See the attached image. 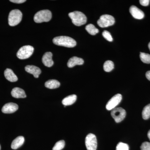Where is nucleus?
<instances>
[{
	"label": "nucleus",
	"instance_id": "f257e3e1",
	"mask_svg": "<svg viewBox=\"0 0 150 150\" xmlns=\"http://www.w3.org/2000/svg\"><path fill=\"white\" fill-rule=\"evenodd\" d=\"M53 41L56 45L68 48H73L76 45V40L68 36H60L55 37L53 39Z\"/></svg>",
	"mask_w": 150,
	"mask_h": 150
},
{
	"label": "nucleus",
	"instance_id": "1a4fd4ad",
	"mask_svg": "<svg viewBox=\"0 0 150 150\" xmlns=\"http://www.w3.org/2000/svg\"><path fill=\"white\" fill-rule=\"evenodd\" d=\"M122 95L120 94H117L114 96L107 103L106 108L108 110H112L115 108L119 104L122 100Z\"/></svg>",
	"mask_w": 150,
	"mask_h": 150
},
{
	"label": "nucleus",
	"instance_id": "2eb2a0df",
	"mask_svg": "<svg viewBox=\"0 0 150 150\" xmlns=\"http://www.w3.org/2000/svg\"><path fill=\"white\" fill-rule=\"evenodd\" d=\"M11 94L12 96L16 98H25L26 97L24 91L19 88H14L13 89Z\"/></svg>",
	"mask_w": 150,
	"mask_h": 150
},
{
	"label": "nucleus",
	"instance_id": "ddd939ff",
	"mask_svg": "<svg viewBox=\"0 0 150 150\" xmlns=\"http://www.w3.org/2000/svg\"><path fill=\"white\" fill-rule=\"evenodd\" d=\"M53 54L50 52H46L42 57V62L46 67H51L54 65V62L52 60Z\"/></svg>",
	"mask_w": 150,
	"mask_h": 150
},
{
	"label": "nucleus",
	"instance_id": "7c9ffc66",
	"mask_svg": "<svg viewBox=\"0 0 150 150\" xmlns=\"http://www.w3.org/2000/svg\"><path fill=\"white\" fill-rule=\"evenodd\" d=\"M148 137L150 141V130L149 131L148 133Z\"/></svg>",
	"mask_w": 150,
	"mask_h": 150
},
{
	"label": "nucleus",
	"instance_id": "412c9836",
	"mask_svg": "<svg viewBox=\"0 0 150 150\" xmlns=\"http://www.w3.org/2000/svg\"><path fill=\"white\" fill-rule=\"evenodd\" d=\"M114 64L111 61H106L103 65V69L105 72H109L114 69Z\"/></svg>",
	"mask_w": 150,
	"mask_h": 150
},
{
	"label": "nucleus",
	"instance_id": "2f4dec72",
	"mask_svg": "<svg viewBox=\"0 0 150 150\" xmlns=\"http://www.w3.org/2000/svg\"><path fill=\"white\" fill-rule=\"evenodd\" d=\"M148 46H149V49L150 51V42L149 43V45H148Z\"/></svg>",
	"mask_w": 150,
	"mask_h": 150
},
{
	"label": "nucleus",
	"instance_id": "0eeeda50",
	"mask_svg": "<svg viewBox=\"0 0 150 150\" xmlns=\"http://www.w3.org/2000/svg\"><path fill=\"white\" fill-rule=\"evenodd\" d=\"M126 110L121 107L115 108L111 110V115L116 123H120L126 117Z\"/></svg>",
	"mask_w": 150,
	"mask_h": 150
},
{
	"label": "nucleus",
	"instance_id": "a878e982",
	"mask_svg": "<svg viewBox=\"0 0 150 150\" xmlns=\"http://www.w3.org/2000/svg\"><path fill=\"white\" fill-rule=\"evenodd\" d=\"M102 35L106 40L109 42H112L113 40V38H112L110 32L107 30H104L103 32Z\"/></svg>",
	"mask_w": 150,
	"mask_h": 150
},
{
	"label": "nucleus",
	"instance_id": "b1692460",
	"mask_svg": "<svg viewBox=\"0 0 150 150\" xmlns=\"http://www.w3.org/2000/svg\"><path fill=\"white\" fill-rule=\"evenodd\" d=\"M65 145V141L61 140L56 142L53 148V150H61L64 149Z\"/></svg>",
	"mask_w": 150,
	"mask_h": 150
},
{
	"label": "nucleus",
	"instance_id": "aec40b11",
	"mask_svg": "<svg viewBox=\"0 0 150 150\" xmlns=\"http://www.w3.org/2000/svg\"><path fill=\"white\" fill-rule=\"evenodd\" d=\"M86 30L91 35H96L99 32L98 29L95 27L93 24H89L87 25L86 27Z\"/></svg>",
	"mask_w": 150,
	"mask_h": 150
},
{
	"label": "nucleus",
	"instance_id": "39448f33",
	"mask_svg": "<svg viewBox=\"0 0 150 150\" xmlns=\"http://www.w3.org/2000/svg\"><path fill=\"white\" fill-rule=\"evenodd\" d=\"M34 48L32 46L28 45L23 46L20 48L17 53V56L19 59H28L33 54Z\"/></svg>",
	"mask_w": 150,
	"mask_h": 150
},
{
	"label": "nucleus",
	"instance_id": "c85d7f7f",
	"mask_svg": "<svg viewBox=\"0 0 150 150\" xmlns=\"http://www.w3.org/2000/svg\"><path fill=\"white\" fill-rule=\"evenodd\" d=\"M10 1L12 2L18 4H22L26 1L25 0H10Z\"/></svg>",
	"mask_w": 150,
	"mask_h": 150
},
{
	"label": "nucleus",
	"instance_id": "4468645a",
	"mask_svg": "<svg viewBox=\"0 0 150 150\" xmlns=\"http://www.w3.org/2000/svg\"><path fill=\"white\" fill-rule=\"evenodd\" d=\"M83 59L81 58L74 56V57L71 58L69 60L68 63H67V66L69 68H72L76 65H83Z\"/></svg>",
	"mask_w": 150,
	"mask_h": 150
},
{
	"label": "nucleus",
	"instance_id": "393cba45",
	"mask_svg": "<svg viewBox=\"0 0 150 150\" xmlns=\"http://www.w3.org/2000/svg\"><path fill=\"white\" fill-rule=\"evenodd\" d=\"M116 150H129V146L127 144L120 142L116 146Z\"/></svg>",
	"mask_w": 150,
	"mask_h": 150
},
{
	"label": "nucleus",
	"instance_id": "a211bd4d",
	"mask_svg": "<svg viewBox=\"0 0 150 150\" xmlns=\"http://www.w3.org/2000/svg\"><path fill=\"white\" fill-rule=\"evenodd\" d=\"M76 99L77 96L76 95L69 96L62 100V104L64 106L71 105L76 102Z\"/></svg>",
	"mask_w": 150,
	"mask_h": 150
},
{
	"label": "nucleus",
	"instance_id": "4be33fe9",
	"mask_svg": "<svg viewBox=\"0 0 150 150\" xmlns=\"http://www.w3.org/2000/svg\"><path fill=\"white\" fill-rule=\"evenodd\" d=\"M142 117L145 120H147L150 117V104L146 105L142 111Z\"/></svg>",
	"mask_w": 150,
	"mask_h": 150
},
{
	"label": "nucleus",
	"instance_id": "5701e85b",
	"mask_svg": "<svg viewBox=\"0 0 150 150\" xmlns=\"http://www.w3.org/2000/svg\"><path fill=\"white\" fill-rule=\"evenodd\" d=\"M140 59L143 63L145 64H150V55L144 53H140Z\"/></svg>",
	"mask_w": 150,
	"mask_h": 150
},
{
	"label": "nucleus",
	"instance_id": "f03ea898",
	"mask_svg": "<svg viewBox=\"0 0 150 150\" xmlns=\"http://www.w3.org/2000/svg\"><path fill=\"white\" fill-rule=\"evenodd\" d=\"M69 16L71 19L73 24L79 26L86 24L87 18L84 14L80 11H75L69 14Z\"/></svg>",
	"mask_w": 150,
	"mask_h": 150
},
{
	"label": "nucleus",
	"instance_id": "f8f14e48",
	"mask_svg": "<svg viewBox=\"0 0 150 150\" xmlns=\"http://www.w3.org/2000/svg\"><path fill=\"white\" fill-rule=\"evenodd\" d=\"M25 70L27 72L33 75L35 78H38L41 73L40 68L33 65H28L26 66L25 67Z\"/></svg>",
	"mask_w": 150,
	"mask_h": 150
},
{
	"label": "nucleus",
	"instance_id": "20e7f679",
	"mask_svg": "<svg viewBox=\"0 0 150 150\" xmlns=\"http://www.w3.org/2000/svg\"><path fill=\"white\" fill-rule=\"evenodd\" d=\"M22 16L21 11L18 9L11 11L8 16L9 25L11 26L17 25L21 21Z\"/></svg>",
	"mask_w": 150,
	"mask_h": 150
},
{
	"label": "nucleus",
	"instance_id": "9d476101",
	"mask_svg": "<svg viewBox=\"0 0 150 150\" xmlns=\"http://www.w3.org/2000/svg\"><path fill=\"white\" fill-rule=\"evenodd\" d=\"M129 11L131 15L135 18L137 19H142L144 17V12L136 6H131Z\"/></svg>",
	"mask_w": 150,
	"mask_h": 150
},
{
	"label": "nucleus",
	"instance_id": "7ed1b4c3",
	"mask_svg": "<svg viewBox=\"0 0 150 150\" xmlns=\"http://www.w3.org/2000/svg\"><path fill=\"white\" fill-rule=\"evenodd\" d=\"M52 18V13L48 10L39 11L34 16V21L36 23H41L44 22H48Z\"/></svg>",
	"mask_w": 150,
	"mask_h": 150
},
{
	"label": "nucleus",
	"instance_id": "dca6fc26",
	"mask_svg": "<svg viewBox=\"0 0 150 150\" xmlns=\"http://www.w3.org/2000/svg\"><path fill=\"white\" fill-rule=\"evenodd\" d=\"M4 76L7 80L11 82H14L18 81V78L13 71L9 69H7L4 71Z\"/></svg>",
	"mask_w": 150,
	"mask_h": 150
},
{
	"label": "nucleus",
	"instance_id": "423d86ee",
	"mask_svg": "<svg viewBox=\"0 0 150 150\" xmlns=\"http://www.w3.org/2000/svg\"><path fill=\"white\" fill-rule=\"evenodd\" d=\"M114 17L109 15H103L98 21L97 24L101 28H106L113 25L115 23Z\"/></svg>",
	"mask_w": 150,
	"mask_h": 150
},
{
	"label": "nucleus",
	"instance_id": "bb28decb",
	"mask_svg": "<svg viewBox=\"0 0 150 150\" xmlns=\"http://www.w3.org/2000/svg\"><path fill=\"white\" fill-rule=\"evenodd\" d=\"M141 150H150V143L144 142L141 146Z\"/></svg>",
	"mask_w": 150,
	"mask_h": 150
},
{
	"label": "nucleus",
	"instance_id": "9b49d317",
	"mask_svg": "<svg viewBox=\"0 0 150 150\" xmlns=\"http://www.w3.org/2000/svg\"><path fill=\"white\" fill-rule=\"evenodd\" d=\"M18 108V105L16 103H9L4 105L2 111L4 113H12L16 112Z\"/></svg>",
	"mask_w": 150,
	"mask_h": 150
},
{
	"label": "nucleus",
	"instance_id": "6ab92c4d",
	"mask_svg": "<svg viewBox=\"0 0 150 150\" xmlns=\"http://www.w3.org/2000/svg\"><path fill=\"white\" fill-rule=\"evenodd\" d=\"M45 86L49 89L58 88L60 86V82L56 80H49L45 83Z\"/></svg>",
	"mask_w": 150,
	"mask_h": 150
},
{
	"label": "nucleus",
	"instance_id": "cd10ccee",
	"mask_svg": "<svg viewBox=\"0 0 150 150\" xmlns=\"http://www.w3.org/2000/svg\"><path fill=\"white\" fill-rule=\"evenodd\" d=\"M139 2L141 5L144 6H147L149 4L150 1L149 0H140Z\"/></svg>",
	"mask_w": 150,
	"mask_h": 150
},
{
	"label": "nucleus",
	"instance_id": "6e6552de",
	"mask_svg": "<svg viewBox=\"0 0 150 150\" xmlns=\"http://www.w3.org/2000/svg\"><path fill=\"white\" fill-rule=\"evenodd\" d=\"M86 147L87 150H96L97 148V141L94 134H88L85 139Z\"/></svg>",
	"mask_w": 150,
	"mask_h": 150
},
{
	"label": "nucleus",
	"instance_id": "473e14b6",
	"mask_svg": "<svg viewBox=\"0 0 150 150\" xmlns=\"http://www.w3.org/2000/svg\"><path fill=\"white\" fill-rule=\"evenodd\" d=\"M1 145H0V150H1Z\"/></svg>",
	"mask_w": 150,
	"mask_h": 150
},
{
	"label": "nucleus",
	"instance_id": "f3484780",
	"mask_svg": "<svg viewBox=\"0 0 150 150\" xmlns=\"http://www.w3.org/2000/svg\"><path fill=\"white\" fill-rule=\"evenodd\" d=\"M24 138L22 136L17 137L16 139L13 141L11 145V147L13 149L16 150L22 146L24 144Z\"/></svg>",
	"mask_w": 150,
	"mask_h": 150
},
{
	"label": "nucleus",
	"instance_id": "c756f323",
	"mask_svg": "<svg viewBox=\"0 0 150 150\" xmlns=\"http://www.w3.org/2000/svg\"><path fill=\"white\" fill-rule=\"evenodd\" d=\"M146 76L147 79L149 81H150V71H148L146 73Z\"/></svg>",
	"mask_w": 150,
	"mask_h": 150
}]
</instances>
